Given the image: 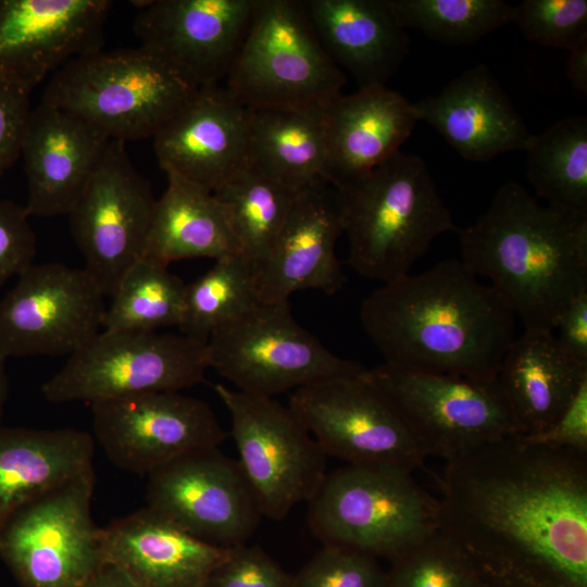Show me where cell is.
I'll use <instances>...</instances> for the list:
<instances>
[{
	"instance_id": "1",
	"label": "cell",
	"mask_w": 587,
	"mask_h": 587,
	"mask_svg": "<svg viewBox=\"0 0 587 587\" xmlns=\"http://www.w3.org/2000/svg\"><path fill=\"white\" fill-rule=\"evenodd\" d=\"M438 529L484 587H587V454L510 436L446 463Z\"/></svg>"
},
{
	"instance_id": "2",
	"label": "cell",
	"mask_w": 587,
	"mask_h": 587,
	"mask_svg": "<svg viewBox=\"0 0 587 587\" xmlns=\"http://www.w3.org/2000/svg\"><path fill=\"white\" fill-rule=\"evenodd\" d=\"M515 319L460 259L383 284L360 307L384 364L478 379L497 377L516 338Z\"/></svg>"
},
{
	"instance_id": "3",
	"label": "cell",
	"mask_w": 587,
	"mask_h": 587,
	"mask_svg": "<svg viewBox=\"0 0 587 587\" xmlns=\"http://www.w3.org/2000/svg\"><path fill=\"white\" fill-rule=\"evenodd\" d=\"M457 233L462 263L488 280L524 329L553 332L587 290V215L541 204L514 180Z\"/></svg>"
},
{
	"instance_id": "4",
	"label": "cell",
	"mask_w": 587,
	"mask_h": 587,
	"mask_svg": "<svg viewBox=\"0 0 587 587\" xmlns=\"http://www.w3.org/2000/svg\"><path fill=\"white\" fill-rule=\"evenodd\" d=\"M336 190L348 262L369 279L386 284L410 274L438 236L458 229L426 162L415 154L398 151Z\"/></svg>"
},
{
	"instance_id": "5",
	"label": "cell",
	"mask_w": 587,
	"mask_h": 587,
	"mask_svg": "<svg viewBox=\"0 0 587 587\" xmlns=\"http://www.w3.org/2000/svg\"><path fill=\"white\" fill-rule=\"evenodd\" d=\"M198 90L141 46L78 55L49 79L43 101L110 140L153 137Z\"/></svg>"
},
{
	"instance_id": "6",
	"label": "cell",
	"mask_w": 587,
	"mask_h": 587,
	"mask_svg": "<svg viewBox=\"0 0 587 587\" xmlns=\"http://www.w3.org/2000/svg\"><path fill=\"white\" fill-rule=\"evenodd\" d=\"M413 472L347 464L327 473L308 501V523L323 546L392 561L438 530V499Z\"/></svg>"
},
{
	"instance_id": "7",
	"label": "cell",
	"mask_w": 587,
	"mask_h": 587,
	"mask_svg": "<svg viewBox=\"0 0 587 587\" xmlns=\"http://www.w3.org/2000/svg\"><path fill=\"white\" fill-rule=\"evenodd\" d=\"M345 73L330 60L302 0H253L250 25L225 79L246 108L327 102Z\"/></svg>"
},
{
	"instance_id": "8",
	"label": "cell",
	"mask_w": 587,
	"mask_h": 587,
	"mask_svg": "<svg viewBox=\"0 0 587 587\" xmlns=\"http://www.w3.org/2000/svg\"><path fill=\"white\" fill-rule=\"evenodd\" d=\"M207 341L182 333L101 330L41 387L52 403L93 404L151 391H180L204 379Z\"/></svg>"
},
{
	"instance_id": "9",
	"label": "cell",
	"mask_w": 587,
	"mask_h": 587,
	"mask_svg": "<svg viewBox=\"0 0 587 587\" xmlns=\"http://www.w3.org/2000/svg\"><path fill=\"white\" fill-rule=\"evenodd\" d=\"M210 369L239 391L275 398L286 391L360 374L292 316L289 302H259L215 329L207 341Z\"/></svg>"
},
{
	"instance_id": "10",
	"label": "cell",
	"mask_w": 587,
	"mask_h": 587,
	"mask_svg": "<svg viewBox=\"0 0 587 587\" xmlns=\"http://www.w3.org/2000/svg\"><path fill=\"white\" fill-rule=\"evenodd\" d=\"M95 477L92 466L0 523V558L21 587H76L104 562L91 514Z\"/></svg>"
},
{
	"instance_id": "11",
	"label": "cell",
	"mask_w": 587,
	"mask_h": 587,
	"mask_svg": "<svg viewBox=\"0 0 587 587\" xmlns=\"http://www.w3.org/2000/svg\"><path fill=\"white\" fill-rule=\"evenodd\" d=\"M366 377L405 421L426 457L455 460L517 435L497 378L415 372L380 364Z\"/></svg>"
},
{
	"instance_id": "12",
	"label": "cell",
	"mask_w": 587,
	"mask_h": 587,
	"mask_svg": "<svg viewBox=\"0 0 587 587\" xmlns=\"http://www.w3.org/2000/svg\"><path fill=\"white\" fill-rule=\"evenodd\" d=\"M213 388L228 411L237 462L262 515L283 520L313 497L327 474L326 454L288 405L223 384Z\"/></svg>"
},
{
	"instance_id": "13",
	"label": "cell",
	"mask_w": 587,
	"mask_h": 587,
	"mask_svg": "<svg viewBox=\"0 0 587 587\" xmlns=\"http://www.w3.org/2000/svg\"><path fill=\"white\" fill-rule=\"evenodd\" d=\"M288 408L326 457L347 464L413 472L427 458L396 408L366 377L365 369L292 391Z\"/></svg>"
},
{
	"instance_id": "14",
	"label": "cell",
	"mask_w": 587,
	"mask_h": 587,
	"mask_svg": "<svg viewBox=\"0 0 587 587\" xmlns=\"http://www.w3.org/2000/svg\"><path fill=\"white\" fill-rule=\"evenodd\" d=\"M157 198L132 164L125 142L109 140L67 213L84 268L105 297L141 258Z\"/></svg>"
},
{
	"instance_id": "15",
	"label": "cell",
	"mask_w": 587,
	"mask_h": 587,
	"mask_svg": "<svg viewBox=\"0 0 587 587\" xmlns=\"http://www.w3.org/2000/svg\"><path fill=\"white\" fill-rule=\"evenodd\" d=\"M104 297L84 267L32 264L0 300V350L70 357L102 330Z\"/></svg>"
},
{
	"instance_id": "16",
	"label": "cell",
	"mask_w": 587,
	"mask_h": 587,
	"mask_svg": "<svg viewBox=\"0 0 587 587\" xmlns=\"http://www.w3.org/2000/svg\"><path fill=\"white\" fill-rule=\"evenodd\" d=\"M147 478L146 507L222 548L247 544L263 516L237 460L218 447L187 452Z\"/></svg>"
},
{
	"instance_id": "17",
	"label": "cell",
	"mask_w": 587,
	"mask_h": 587,
	"mask_svg": "<svg viewBox=\"0 0 587 587\" xmlns=\"http://www.w3.org/2000/svg\"><path fill=\"white\" fill-rule=\"evenodd\" d=\"M92 438L116 467L148 476L176 458L227 438L211 407L180 391H151L90 404Z\"/></svg>"
},
{
	"instance_id": "18",
	"label": "cell",
	"mask_w": 587,
	"mask_h": 587,
	"mask_svg": "<svg viewBox=\"0 0 587 587\" xmlns=\"http://www.w3.org/2000/svg\"><path fill=\"white\" fill-rule=\"evenodd\" d=\"M139 46L196 88L225 80L247 35L253 0L135 1Z\"/></svg>"
},
{
	"instance_id": "19",
	"label": "cell",
	"mask_w": 587,
	"mask_h": 587,
	"mask_svg": "<svg viewBox=\"0 0 587 587\" xmlns=\"http://www.w3.org/2000/svg\"><path fill=\"white\" fill-rule=\"evenodd\" d=\"M112 3L0 0V78L33 90L72 59L101 49Z\"/></svg>"
},
{
	"instance_id": "20",
	"label": "cell",
	"mask_w": 587,
	"mask_h": 587,
	"mask_svg": "<svg viewBox=\"0 0 587 587\" xmlns=\"http://www.w3.org/2000/svg\"><path fill=\"white\" fill-rule=\"evenodd\" d=\"M342 235L337 190L324 179L299 190L262 265L258 299L288 302L300 290L339 291L346 283L336 245Z\"/></svg>"
},
{
	"instance_id": "21",
	"label": "cell",
	"mask_w": 587,
	"mask_h": 587,
	"mask_svg": "<svg viewBox=\"0 0 587 587\" xmlns=\"http://www.w3.org/2000/svg\"><path fill=\"white\" fill-rule=\"evenodd\" d=\"M152 138L165 173L211 192L250 164L248 108L225 86L199 88Z\"/></svg>"
},
{
	"instance_id": "22",
	"label": "cell",
	"mask_w": 587,
	"mask_h": 587,
	"mask_svg": "<svg viewBox=\"0 0 587 587\" xmlns=\"http://www.w3.org/2000/svg\"><path fill=\"white\" fill-rule=\"evenodd\" d=\"M109 140L86 121L43 100L32 109L21 151L29 217L67 215Z\"/></svg>"
},
{
	"instance_id": "23",
	"label": "cell",
	"mask_w": 587,
	"mask_h": 587,
	"mask_svg": "<svg viewBox=\"0 0 587 587\" xmlns=\"http://www.w3.org/2000/svg\"><path fill=\"white\" fill-rule=\"evenodd\" d=\"M419 121L434 127L464 159L487 162L525 151L533 134L484 64L466 70L438 93L413 102Z\"/></svg>"
},
{
	"instance_id": "24",
	"label": "cell",
	"mask_w": 587,
	"mask_h": 587,
	"mask_svg": "<svg viewBox=\"0 0 587 587\" xmlns=\"http://www.w3.org/2000/svg\"><path fill=\"white\" fill-rule=\"evenodd\" d=\"M104 561L140 587H207L230 549L205 542L145 507L101 527Z\"/></svg>"
},
{
	"instance_id": "25",
	"label": "cell",
	"mask_w": 587,
	"mask_h": 587,
	"mask_svg": "<svg viewBox=\"0 0 587 587\" xmlns=\"http://www.w3.org/2000/svg\"><path fill=\"white\" fill-rule=\"evenodd\" d=\"M419 122L413 102L386 86L334 97L326 107L324 180L340 188L385 162Z\"/></svg>"
},
{
	"instance_id": "26",
	"label": "cell",
	"mask_w": 587,
	"mask_h": 587,
	"mask_svg": "<svg viewBox=\"0 0 587 587\" xmlns=\"http://www.w3.org/2000/svg\"><path fill=\"white\" fill-rule=\"evenodd\" d=\"M323 49L359 89L386 86L409 53L389 0H302Z\"/></svg>"
},
{
	"instance_id": "27",
	"label": "cell",
	"mask_w": 587,
	"mask_h": 587,
	"mask_svg": "<svg viewBox=\"0 0 587 587\" xmlns=\"http://www.w3.org/2000/svg\"><path fill=\"white\" fill-rule=\"evenodd\" d=\"M497 382L519 436L551 426L587 380V366L566 355L553 332L524 329L507 351Z\"/></svg>"
},
{
	"instance_id": "28",
	"label": "cell",
	"mask_w": 587,
	"mask_h": 587,
	"mask_svg": "<svg viewBox=\"0 0 587 587\" xmlns=\"http://www.w3.org/2000/svg\"><path fill=\"white\" fill-rule=\"evenodd\" d=\"M92 435L76 428H0V523L28 500L92 467Z\"/></svg>"
},
{
	"instance_id": "29",
	"label": "cell",
	"mask_w": 587,
	"mask_h": 587,
	"mask_svg": "<svg viewBox=\"0 0 587 587\" xmlns=\"http://www.w3.org/2000/svg\"><path fill=\"white\" fill-rule=\"evenodd\" d=\"M329 101L248 108L250 164L296 191L324 179Z\"/></svg>"
},
{
	"instance_id": "30",
	"label": "cell",
	"mask_w": 587,
	"mask_h": 587,
	"mask_svg": "<svg viewBox=\"0 0 587 587\" xmlns=\"http://www.w3.org/2000/svg\"><path fill=\"white\" fill-rule=\"evenodd\" d=\"M141 257L168 265L184 259L218 260L239 253L226 213L213 192L166 173Z\"/></svg>"
},
{
	"instance_id": "31",
	"label": "cell",
	"mask_w": 587,
	"mask_h": 587,
	"mask_svg": "<svg viewBox=\"0 0 587 587\" xmlns=\"http://www.w3.org/2000/svg\"><path fill=\"white\" fill-rule=\"evenodd\" d=\"M297 192L251 164L213 192L226 213L239 253L254 271L267 258Z\"/></svg>"
},
{
	"instance_id": "32",
	"label": "cell",
	"mask_w": 587,
	"mask_h": 587,
	"mask_svg": "<svg viewBox=\"0 0 587 587\" xmlns=\"http://www.w3.org/2000/svg\"><path fill=\"white\" fill-rule=\"evenodd\" d=\"M526 176L547 204L587 215V117H563L534 135Z\"/></svg>"
},
{
	"instance_id": "33",
	"label": "cell",
	"mask_w": 587,
	"mask_h": 587,
	"mask_svg": "<svg viewBox=\"0 0 587 587\" xmlns=\"http://www.w3.org/2000/svg\"><path fill=\"white\" fill-rule=\"evenodd\" d=\"M186 283L167 265L139 258L123 275L109 307L102 330L158 332L180 323Z\"/></svg>"
},
{
	"instance_id": "34",
	"label": "cell",
	"mask_w": 587,
	"mask_h": 587,
	"mask_svg": "<svg viewBox=\"0 0 587 587\" xmlns=\"http://www.w3.org/2000/svg\"><path fill=\"white\" fill-rule=\"evenodd\" d=\"M259 302L253 266L240 253L223 257L186 284L178 328L184 335L208 341L215 329Z\"/></svg>"
},
{
	"instance_id": "35",
	"label": "cell",
	"mask_w": 587,
	"mask_h": 587,
	"mask_svg": "<svg viewBox=\"0 0 587 587\" xmlns=\"http://www.w3.org/2000/svg\"><path fill=\"white\" fill-rule=\"evenodd\" d=\"M399 23L447 45H471L512 23L502 0H389Z\"/></svg>"
},
{
	"instance_id": "36",
	"label": "cell",
	"mask_w": 587,
	"mask_h": 587,
	"mask_svg": "<svg viewBox=\"0 0 587 587\" xmlns=\"http://www.w3.org/2000/svg\"><path fill=\"white\" fill-rule=\"evenodd\" d=\"M390 563L386 587H484L470 560L439 529Z\"/></svg>"
},
{
	"instance_id": "37",
	"label": "cell",
	"mask_w": 587,
	"mask_h": 587,
	"mask_svg": "<svg viewBox=\"0 0 587 587\" xmlns=\"http://www.w3.org/2000/svg\"><path fill=\"white\" fill-rule=\"evenodd\" d=\"M512 23L532 42L570 51L587 41V1L524 0L513 7Z\"/></svg>"
},
{
	"instance_id": "38",
	"label": "cell",
	"mask_w": 587,
	"mask_h": 587,
	"mask_svg": "<svg viewBox=\"0 0 587 587\" xmlns=\"http://www.w3.org/2000/svg\"><path fill=\"white\" fill-rule=\"evenodd\" d=\"M378 559L348 548L323 546L294 575V587H386Z\"/></svg>"
},
{
	"instance_id": "39",
	"label": "cell",
	"mask_w": 587,
	"mask_h": 587,
	"mask_svg": "<svg viewBox=\"0 0 587 587\" xmlns=\"http://www.w3.org/2000/svg\"><path fill=\"white\" fill-rule=\"evenodd\" d=\"M207 587H294V575L259 546L243 544L230 549Z\"/></svg>"
},
{
	"instance_id": "40",
	"label": "cell",
	"mask_w": 587,
	"mask_h": 587,
	"mask_svg": "<svg viewBox=\"0 0 587 587\" xmlns=\"http://www.w3.org/2000/svg\"><path fill=\"white\" fill-rule=\"evenodd\" d=\"M36 235L25 207L10 200L0 201V288L18 276L36 255Z\"/></svg>"
},
{
	"instance_id": "41",
	"label": "cell",
	"mask_w": 587,
	"mask_h": 587,
	"mask_svg": "<svg viewBox=\"0 0 587 587\" xmlns=\"http://www.w3.org/2000/svg\"><path fill=\"white\" fill-rule=\"evenodd\" d=\"M30 93V89L0 78V177L21 155Z\"/></svg>"
},
{
	"instance_id": "42",
	"label": "cell",
	"mask_w": 587,
	"mask_h": 587,
	"mask_svg": "<svg viewBox=\"0 0 587 587\" xmlns=\"http://www.w3.org/2000/svg\"><path fill=\"white\" fill-rule=\"evenodd\" d=\"M524 438L587 454V380L551 426L538 435Z\"/></svg>"
},
{
	"instance_id": "43",
	"label": "cell",
	"mask_w": 587,
	"mask_h": 587,
	"mask_svg": "<svg viewBox=\"0 0 587 587\" xmlns=\"http://www.w3.org/2000/svg\"><path fill=\"white\" fill-rule=\"evenodd\" d=\"M553 334L566 355L587 366V290L574 298L563 310Z\"/></svg>"
},
{
	"instance_id": "44",
	"label": "cell",
	"mask_w": 587,
	"mask_h": 587,
	"mask_svg": "<svg viewBox=\"0 0 587 587\" xmlns=\"http://www.w3.org/2000/svg\"><path fill=\"white\" fill-rule=\"evenodd\" d=\"M76 587H140L124 570L104 561Z\"/></svg>"
},
{
	"instance_id": "45",
	"label": "cell",
	"mask_w": 587,
	"mask_h": 587,
	"mask_svg": "<svg viewBox=\"0 0 587 587\" xmlns=\"http://www.w3.org/2000/svg\"><path fill=\"white\" fill-rule=\"evenodd\" d=\"M566 77L577 91L587 93V41L569 51Z\"/></svg>"
},
{
	"instance_id": "46",
	"label": "cell",
	"mask_w": 587,
	"mask_h": 587,
	"mask_svg": "<svg viewBox=\"0 0 587 587\" xmlns=\"http://www.w3.org/2000/svg\"><path fill=\"white\" fill-rule=\"evenodd\" d=\"M8 358L0 350V428L2 427L1 421L3 416L4 404L8 396V376L5 370V363Z\"/></svg>"
}]
</instances>
